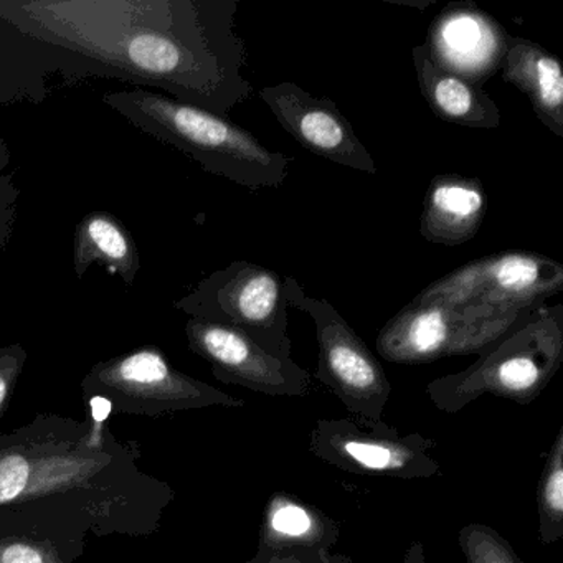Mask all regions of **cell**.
Listing matches in <instances>:
<instances>
[{"label": "cell", "mask_w": 563, "mask_h": 563, "mask_svg": "<svg viewBox=\"0 0 563 563\" xmlns=\"http://www.w3.org/2000/svg\"><path fill=\"white\" fill-rule=\"evenodd\" d=\"M288 306L311 316L319 345L314 377L347 408L358 423L380 424L391 384L378 358L325 299L306 295L298 279L285 278Z\"/></svg>", "instance_id": "cell-8"}, {"label": "cell", "mask_w": 563, "mask_h": 563, "mask_svg": "<svg viewBox=\"0 0 563 563\" xmlns=\"http://www.w3.org/2000/svg\"><path fill=\"white\" fill-rule=\"evenodd\" d=\"M563 362V306H540L481 352L471 367L430 382L438 410L457 413L483 395L529 405L545 390Z\"/></svg>", "instance_id": "cell-4"}, {"label": "cell", "mask_w": 563, "mask_h": 563, "mask_svg": "<svg viewBox=\"0 0 563 563\" xmlns=\"http://www.w3.org/2000/svg\"><path fill=\"white\" fill-rule=\"evenodd\" d=\"M246 563H352L351 556L334 555L325 550H256Z\"/></svg>", "instance_id": "cell-25"}, {"label": "cell", "mask_w": 563, "mask_h": 563, "mask_svg": "<svg viewBox=\"0 0 563 563\" xmlns=\"http://www.w3.org/2000/svg\"><path fill=\"white\" fill-rule=\"evenodd\" d=\"M539 537L543 543L556 542L563 537V428L547 454L539 486Z\"/></svg>", "instance_id": "cell-21"}, {"label": "cell", "mask_w": 563, "mask_h": 563, "mask_svg": "<svg viewBox=\"0 0 563 563\" xmlns=\"http://www.w3.org/2000/svg\"><path fill=\"white\" fill-rule=\"evenodd\" d=\"M85 401V421L45 411L0 431V509L60 507L84 516L101 539L154 536L176 490L141 470L136 441L111 431L107 400Z\"/></svg>", "instance_id": "cell-2"}, {"label": "cell", "mask_w": 563, "mask_h": 563, "mask_svg": "<svg viewBox=\"0 0 563 563\" xmlns=\"http://www.w3.org/2000/svg\"><path fill=\"white\" fill-rule=\"evenodd\" d=\"M563 288V266L540 253L509 250L473 260L421 289L415 301L530 312Z\"/></svg>", "instance_id": "cell-9"}, {"label": "cell", "mask_w": 563, "mask_h": 563, "mask_svg": "<svg viewBox=\"0 0 563 563\" xmlns=\"http://www.w3.org/2000/svg\"><path fill=\"white\" fill-rule=\"evenodd\" d=\"M8 104L0 97V107ZM11 164V151L5 141L0 137V250H4L14 235L15 222H18L19 192L14 183V174L9 173Z\"/></svg>", "instance_id": "cell-23"}, {"label": "cell", "mask_w": 563, "mask_h": 563, "mask_svg": "<svg viewBox=\"0 0 563 563\" xmlns=\"http://www.w3.org/2000/svg\"><path fill=\"white\" fill-rule=\"evenodd\" d=\"M29 361L27 349L22 344L0 347V424L8 413L9 405L15 395L19 378Z\"/></svg>", "instance_id": "cell-24"}, {"label": "cell", "mask_w": 563, "mask_h": 563, "mask_svg": "<svg viewBox=\"0 0 563 563\" xmlns=\"http://www.w3.org/2000/svg\"><path fill=\"white\" fill-rule=\"evenodd\" d=\"M239 0H0V19L110 78L225 117L253 93Z\"/></svg>", "instance_id": "cell-1"}, {"label": "cell", "mask_w": 563, "mask_h": 563, "mask_svg": "<svg viewBox=\"0 0 563 563\" xmlns=\"http://www.w3.org/2000/svg\"><path fill=\"white\" fill-rule=\"evenodd\" d=\"M91 526L54 506L0 509V563H77Z\"/></svg>", "instance_id": "cell-14"}, {"label": "cell", "mask_w": 563, "mask_h": 563, "mask_svg": "<svg viewBox=\"0 0 563 563\" xmlns=\"http://www.w3.org/2000/svg\"><path fill=\"white\" fill-rule=\"evenodd\" d=\"M437 441L420 433L400 437L387 423H358L352 417L321 418L309 437V450L319 460L345 473L362 476L428 479L441 474L434 457Z\"/></svg>", "instance_id": "cell-10"}, {"label": "cell", "mask_w": 563, "mask_h": 563, "mask_svg": "<svg viewBox=\"0 0 563 563\" xmlns=\"http://www.w3.org/2000/svg\"><path fill=\"white\" fill-rule=\"evenodd\" d=\"M260 98L286 133L309 153L358 173L377 174L374 157L334 101L312 97L292 81L262 88Z\"/></svg>", "instance_id": "cell-12"}, {"label": "cell", "mask_w": 563, "mask_h": 563, "mask_svg": "<svg viewBox=\"0 0 563 563\" xmlns=\"http://www.w3.org/2000/svg\"><path fill=\"white\" fill-rule=\"evenodd\" d=\"M339 537L341 526L338 520L292 494L275 493L263 512L258 549L331 552Z\"/></svg>", "instance_id": "cell-19"}, {"label": "cell", "mask_w": 563, "mask_h": 563, "mask_svg": "<svg viewBox=\"0 0 563 563\" xmlns=\"http://www.w3.org/2000/svg\"><path fill=\"white\" fill-rule=\"evenodd\" d=\"M52 75H60L67 84L78 81L77 67L70 58L0 19V97L8 103H42Z\"/></svg>", "instance_id": "cell-16"}, {"label": "cell", "mask_w": 563, "mask_h": 563, "mask_svg": "<svg viewBox=\"0 0 563 563\" xmlns=\"http://www.w3.org/2000/svg\"><path fill=\"white\" fill-rule=\"evenodd\" d=\"M509 35L499 22L471 2H453L428 29L424 51L431 60L483 88L500 70Z\"/></svg>", "instance_id": "cell-13"}, {"label": "cell", "mask_w": 563, "mask_h": 563, "mask_svg": "<svg viewBox=\"0 0 563 563\" xmlns=\"http://www.w3.org/2000/svg\"><path fill=\"white\" fill-rule=\"evenodd\" d=\"M401 563H427V560H424L423 543H411V547L408 549L407 555H405L404 562Z\"/></svg>", "instance_id": "cell-26"}, {"label": "cell", "mask_w": 563, "mask_h": 563, "mask_svg": "<svg viewBox=\"0 0 563 563\" xmlns=\"http://www.w3.org/2000/svg\"><path fill=\"white\" fill-rule=\"evenodd\" d=\"M466 563H523L500 533L483 523H467L457 533Z\"/></svg>", "instance_id": "cell-22"}, {"label": "cell", "mask_w": 563, "mask_h": 563, "mask_svg": "<svg viewBox=\"0 0 563 563\" xmlns=\"http://www.w3.org/2000/svg\"><path fill=\"white\" fill-rule=\"evenodd\" d=\"M500 77L526 95L550 133L563 137V71L555 55L529 38L509 37Z\"/></svg>", "instance_id": "cell-17"}, {"label": "cell", "mask_w": 563, "mask_h": 563, "mask_svg": "<svg viewBox=\"0 0 563 563\" xmlns=\"http://www.w3.org/2000/svg\"><path fill=\"white\" fill-rule=\"evenodd\" d=\"M93 265L120 276L128 288L141 269L140 250L121 220L110 212H90L75 230L74 269L78 279Z\"/></svg>", "instance_id": "cell-20"}, {"label": "cell", "mask_w": 563, "mask_h": 563, "mask_svg": "<svg viewBox=\"0 0 563 563\" xmlns=\"http://www.w3.org/2000/svg\"><path fill=\"white\" fill-rule=\"evenodd\" d=\"M527 314L440 299H413L378 332V355L404 365L428 364L454 355H479Z\"/></svg>", "instance_id": "cell-6"}, {"label": "cell", "mask_w": 563, "mask_h": 563, "mask_svg": "<svg viewBox=\"0 0 563 563\" xmlns=\"http://www.w3.org/2000/svg\"><path fill=\"white\" fill-rule=\"evenodd\" d=\"M103 101L143 133L192 157L207 173L246 189H278L288 177L291 157L263 146L229 118L143 88L113 91Z\"/></svg>", "instance_id": "cell-3"}, {"label": "cell", "mask_w": 563, "mask_h": 563, "mask_svg": "<svg viewBox=\"0 0 563 563\" xmlns=\"http://www.w3.org/2000/svg\"><path fill=\"white\" fill-rule=\"evenodd\" d=\"M411 57L421 95L441 121L471 130L499 128V107L483 88L438 67L423 45L415 47Z\"/></svg>", "instance_id": "cell-18"}, {"label": "cell", "mask_w": 563, "mask_h": 563, "mask_svg": "<svg viewBox=\"0 0 563 563\" xmlns=\"http://www.w3.org/2000/svg\"><path fill=\"white\" fill-rule=\"evenodd\" d=\"M187 344L209 362L212 375L227 385H239L269 397H306L312 375L291 357H279L260 347L239 329L189 318Z\"/></svg>", "instance_id": "cell-11"}, {"label": "cell", "mask_w": 563, "mask_h": 563, "mask_svg": "<svg viewBox=\"0 0 563 563\" xmlns=\"http://www.w3.org/2000/svg\"><path fill=\"white\" fill-rule=\"evenodd\" d=\"M174 308L189 318L239 329L265 351L291 357L285 278L258 263H230L203 278Z\"/></svg>", "instance_id": "cell-7"}, {"label": "cell", "mask_w": 563, "mask_h": 563, "mask_svg": "<svg viewBox=\"0 0 563 563\" xmlns=\"http://www.w3.org/2000/svg\"><path fill=\"white\" fill-rule=\"evenodd\" d=\"M81 395L84 400L103 398L111 413L144 418L209 407H245L240 398L177 371L156 345L98 362L81 380Z\"/></svg>", "instance_id": "cell-5"}, {"label": "cell", "mask_w": 563, "mask_h": 563, "mask_svg": "<svg viewBox=\"0 0 563 563\" xmlns=\"http://www.w3.org/2000/svg\"><path fill=\"white\" fill-rule=\"evenodd\" d=\"M486 212L487 194L479 180L440 174L424 194L418 232L437 245H463L479 232Z\"/></svg>", "instance_id": "cell-15"}]
</instances>
